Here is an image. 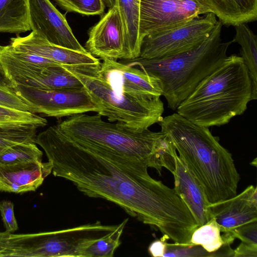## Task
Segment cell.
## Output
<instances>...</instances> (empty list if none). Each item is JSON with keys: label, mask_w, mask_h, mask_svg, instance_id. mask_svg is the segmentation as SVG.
I'll list each match as a JSON object with an SVG mask.
<instances>
[{"label": "cell", "mask_w": 257, "mask_h": 257, "mask_svg": "<svg viewBox=\"0 0 257 257\" xmlns=\"http://www.w3.org/2000/svg\"><path fill=\"white\" fill-rule=\"evenodd\" d=\"M35 143L44 150L55 176L71 181L86 196L115 203L174 243L189 242L198 227L193 215L174 189L150 176L145 164L84 148L58 124L37 135Z\"/></svg>", "instance_id": "1"}, {"label": "cell", "mask_w": 257, "mask_h": 257, "mask_svg": "<svg viewBox=\"0 0 257 257\" xmlns=\"http://www.w3.org/2000/svg\"><path fill=\"white\" fill-rule=\"evenodd\" d=\"M175 146L179 157L202 185L210 203L237 194L239 175L231 154L209 127L196 124L174 113L158 122Z\"/></svg>", "instance_id": "2"}, {"label": "cell", "mask_w": 257, "mask_h": 257, "mask_svg": "<svg viewBox=\"0 0 257 257\" xmlns=\"http://www.w3.org/2000/svg\"><path fill=\"white\" fill-rule=\"evenodd\" d=\"M70 139L86 148L101 151L141 162L161 175L165 168L173 172L176 150L165 134L141 131L103 120L97 113L76 114L57 124Z\"/></svg>", "instance_id": "3"}, {"label": "cell", "mask_w": 257, "mask_h": 257, "mask_svg": "<svg viewBox=\"0 0 257 257\" xmlns=\"http://www.w3.org/2000/svg\"><path fill=\"white\" fill-rule=\"evenodd\" d=\"M251 94V80L242 58L231 55L197 85L177 113L200 126H220L244 113Z\"/></svg>", "instance_id": "4"}, {"label": "cell", "mask_w": 257, "mask_h": 257, "mask_svg": "<svg viewBox=\"0 0 257 257\" xmlns=\"http://www.w3.org/2000/svg\"><path fill=\"white\" fill-rule=\"evenodd\" d=\"M222 26L217 21L208 38L190 51L159 59L138 57L119 61L157 79L168 107L176 110L197 85L227 57V51L233 42L222 41Z\"/></svg>", "instance_id": "5"}, {"label": "cell", "mask_w": 257, "mask_h": 257, "mask_svg": "<svg viewBox=\"0 0 257 257\" xmlns=\"http://www.w3.org/2000/svg\"><path fill=\"white\" fill-rule=\"evenodd\" d=\"M100 64L63 65L82 83L99 108L98 114L108 121L141 131L162 119L164 108L160 97L115 93L99 72Z\"/></svg>", "instance_id": "6"}, {"label": "cell", "mask_w": 257, "mask_h": 257, "mask_svg": "<svg viewBox=\"0 0 257 257\" xmlns=\"http://www.w3.org/2000/svg\"><path fill=\"white\" fill-rule=\"evenodd\" d=\"M217 22L209 13L175 27L145 36L139 57L159 59L192 50L206 40Z\"/></svg>", "instance_id": "7"}, {"label": "cell", "mask_w": 257, "mask_h": 257, "mask_svg": "<svg viewBox=\"0 0 257 257\" xmlns=\"http://www.w3.org/2000/svg\"><path fill=\"white\" fill-rule=\"evenodd\" d=\"M209 13L213 12L206 0H140L141 42L148 34L175 27Z\"/></svg>", "instance_id": "8"}, {"label": "cell", "mask_w": 257, "mask_h": 257, "mask_svg": "<svg viewBox=\"0 0 257 257\" xmlns=\"http://www.w3.org/2000/svg\"><path fill=\"white\" fill-rule=\"evenodd\" d=\"M14 89L34 113L58 118L99 111L84 87L76 90H43L16 85Z\"/></svg>", "instance_id": "9"}, {"label": "cell", "mask_w": 257, "mask_h": 257, "mask_svg": "<svg viewBox=\"0 0 257 257\" xmlns=\"http://www.w3.org/2000/svg\"><path fill=\"white\" fill-rule=\"evenodd\" d=\"M29 21L32 32L49 42L88 52L75 37L65 16L50 0H29Z\"/></svg>", "instance_id": "10"}, {"label": "cell", "mask_w": 257, "mask_h": 257, "mask_svg": "<svg viewBox=\"0 0 257 257\" xmlns=\"http://www.w3.org/2000/svg\"><path fill=\"white\" fill-rule=\"evenodd\" d=\"M85 49L102 60L126 59L124 24L116 2L89 31Z\"/></svg>", "instance_id": "11"}, {"label": "cell", "mask_w": 257, "mask_h": 257, "mask_svg": "<svg viewBox=\"0 0 257 257\" xmlns=\"http://www.w3.org/2000/svg\"><path fill=\"white\" fill-rule=\"evenodd\" d=\"M99 71L116 93L162 95L157 79L137 68L115 60L104 59L100 63Z\"/></svg>", "instance_id": "12"}, {"label": "cell", "mask_w": 257, "mask_h": 257, "mask_svg": "<svg viewBox=\"0 0 257 257\" xmlns=\"http://www.w3.org/2000/svg\"><path fill=\"white\" fill-rule=\"evenodd\" d=\"M210 218H214L220 232H229L235 228L257 220V189L250 185L241 193L208 206Z\"/></svg>", "instance_id": "13"}, {"label": "cell", "mask_w": 257, "mask_h": 257, "mask_svg": "<svg viewBox=\"0 0 257 257\" xmlns=\"http://www.w3.org/2000/svg\"><path fill=\"white\" fill-rule=\"evenodd\" d=\"M174 178V191L186 204L198 227L210 219V204L199 181L177 154L175 168L172 173Z\"/></svg>", "instance_id": "14"}, {"label": "cell", "mask_w": 257, "mask_h": 257, "mask_svg": "<svg viewBox=\"0 0 257 257\" xmlns=\"http://www.w3.org/2000/svg\"><path fill=\"white\" fill-rule=\"evenodd\" d=\"M14 48L51 60L63 65L73 66L100 63L89 52L84 53L52 44L32 32L25 37L12 38Z\"/></svg>", "instance_id": "15"}, {"label": "cell", "mask_w": 257, "mask_h": 257, "mask_svg": "<svg viewBox=\"0 0 257 257\" xmlns=\"http://www.w3.org/2000/svg\"><path fill=\"white\" fill-rule=\"evenodd\" d=\"M52 171L49 161L0 166V191L23 193L36 191Z\"/></svg>", "instance_id": "16"}, {"label": "cell", "mask_w": 257, "mask_h": 257, "mask_svg": "<svg viewBox=\"0 0 257 257\" xmlns=\"http://www.w3.org/2000/svg\"><path fill=\"white\" fill-rule=\"evenodd\" d=\"M0 63L6 75L14 87L19 81L36 75L46 67L59 64L18 50L10 44L0 45Z\"/></svg>", "instance_id": "17"}, {"label": "cell", "mask_w": 257, "mask_h": 257, "mask_svg": "<svg viewBox=\"0 0 257 257\" xmlns=\"http://www.w3.org/2000/svg\"><path fill=\"white\" fill-rule=\"evenodd\" d=\"M43 90L82 89V83L63 65L55 64L43 69L36 75L17 82L15 85Z\"/></svg>", "instance_id": "18"}, {"label": "cell", "mask_w": 257, "mask_h": 257, "mask_svg": "<svg viewBox=\"0 0 257 257\" xmlns=\"http://www.w3.org/2000/svg\"><path fill=\"white\" fill-rule=\"evenodd\" d=\"M222 25L235 26L256 21L257 0H206Z\"/></svg>", "instance_id": "19"}, {"label": "cell", "mask_w": 257, "mask_h": 257, "mask_svg": "<svg viewBox=\"0 0 257 257\" xmlns=\"http://www.w3.org/2000/svg\"><path fill=\"white\" fill-rule=\"evenodd\" d=\"M121 14L125 31L126 59L140 56L141 40L139 36L140 0H115Z\"/></svg>", "instance_id": "20"}, {"label": "cell", "mask_w": 257, "mask_h": 257, "mask_svg": "<svg viewBox=\"0 0 257 257\" xmlns=\"http://www.w3.org/2000/svg\"><path fill=\"white\" fill-rule=\"evenodd\" d=\"M30 30L29 0H0V32L18 35Z\"/></svg>", "instance_id": "21"}, {"label": "cell", "mask_w": 257, "mask_h": 257, "mask_svg": "<svg viewBox=\"0 0 257 257\" xmlns=\"http://www.w3.org/2000/svg\"><path fill=\"white\" fill-rule=\"evenodd\" d=\"M235 34L232 41L241 47L240 55L251 80V100L257 98V38L245 23L235 26Z\"/></svg>", "instance_id": "22"}, {"label": "cell", "mask_w": 257, "mask_h": 257, "mask_svg": "<svg viewBox=\"0 0 257 257\" xmlns=\"http://www.w3.org/2000/svg\"><path fill=\"white\" fill-rule=\"evenodd\" d=\"M39 127L36 124L27 122L0 123V153L16 144L35 143Z\"/></svg>", "instance_id": "23"}, {"label": "cell", "mask_w": 257, "mask_h": 257, "mask_svg": "<svg viewBox=\"0 0 257 257\" xmlns=\"http://www.w3.org/2000/svg\"><path fill=\"white\" fill-rule=\"evenodd\" d=\"M42 156L43 152L35 143H19L0 153V166L42 162Z\"/></svg>", "instance_id": "24"}, {"label": "cell", "mask_w": 257, "mask_h": 257, "mask_svg": "<svg viewBox=\"0 0 257 257\" xmlns=\"http://www.w3.org/2000/svg\"><path fill=\"white\" fill-rule=\"evenodd\" d=\"M220 229L214 218L196 229L192 234L190 243L198 244L212 252L226 243L220 234Z\"/></svg>", "instance_id": "25"}, {"label": "cell", "mask_w": 257, "mask_h": 257, "mask_svg": "<svg viewBox=\"0 0 257 257\" xmlns=\"http://www.w3.org/2000/svg\"><path fill=\"white\" fill-rule=\"evenodd\" d=\"M128 218L123 220L109 234L98 240L88 247L85 257H112L121 243L120 236Z\"/></svg>", "instance_id": "26"}, {"label": "cell", "mask_w": 257, "mask_h": 257, "mask_svg": "<svg viewBox=\"0 0 257 257\" xmlns=\"http://www.w3.org/2000/svg\"><path fill=\"white\" fill-rule=\"evenodd\" d=\"M67 12L85 16L101 15L105 7L102 0H54Z\"/></svg>", "instance_id": "27"}, {"label": "cell", "mask_w": 257, "mask_h": 257, "mask_svg": "<svg viewBox=\"0 0 257 257\" xmlns=\"http://www.w3.org/2000/svg\"><path fill=\"white\" fill-rule=\"evenodd\" d=\"M27 122L34 123L40 127L47 124V120L35 113L19 111L0 106V123Z\"/></svg>", "instance_id": "28"}, {"label": "cell", "mask_w": 257, "mask_h": 257, "mask_svg": "<svg viewBox=\"0 0 257 257\" xmlns=\"http://www.w3.org/2000/svg\"><path fill=\"white\" fill-rule=\"evenodd\" d=\"M164 257L214 256V252L206 250L200 245L192 243L166 242Z\"/></svg>", "instance_id": "29"}, {"label": "cell", "mask_w": 257, "mask_h": 257, "mask_svg": "<svg viewBox=\"0 0 257 257\" xmlns=\"http://www.w3.org/2000/svg\"><path fill=\"white\" fill-rule=\"evenodd\" d=\"M0 106L19 111L32 112L30 107L17 95L14 89L1 86Z\"/></svg>", "instance_id": "30"}, {"label": "cell", "mask_w": 257, "mask_h": 257, "mask_svg": "<svg viewBox=\"0 0 257 257\" xmlns=\"http://www.w3.org/2000/svg\"><path fill=\"white\" fill-rule=\"evenodd\" d=\"M229 232L242 242L257 245V220L244 224Z\"/></svg>", "instance_id": "31"}, {"label": "cell", "mask_w": 257, "mask_h": 257, "mask_svg": "<svg viewBox=\"0 0 257 257\" xmlns=\"http://www.w3.org/2000/svg\"><path fill=\"white\" fill-rule=\"evenodd\" d=\"M0 212L6 231L13 233L16 231L18 225L14 215L13 202L9 200L0 202Z\"/></svg>", "instance_id": "32"}, {"label": "cell", "mask_w": 257, "mask_h": 257, "mask_svg": "<svg viewBox=\"0 0 257 257\" xmlns=\"http://www.w3.org/2000/svg\"><path fill=\"white\" fill-rule=\"evenodd\" d=\"M234 257H256L257 245L249 244L243 242L234 250Z\"/></svg>", "instance_id": "33"}, {"label": "cell", "mask_w": 257, "mask_h": 257, "mask_svg": "<svg viewBox=\"0 0 257 257\" xmlns=\"http://www.w3.org/2000/svg\"><path fill=\"white\" fill-rule=\"evenodd\" d=\"M166 239L168 238L164 236L163 238L152 242L148 248L150 254L153 256H163L166 248Z\"/></svg>", "instance_id": "34"}, {"label": "cell", "mask_w": 257, "mask_h": 257, "mask_svg": "<svg viewBox=\"0 0 257 257\" xmlns=\"http://www.w3.org/2000/svg\"><path fill=\"white\" fill-rule=\"evenodd\" d=\"M0 86L14 89V85L6 75L0 63Z\"/></svg>", "instance_id": "35"}, {"label": "cell", "mask_w": 257, "mask_h": 257, "mask_svg": "<svg viewBox=\"0 0 257 257\" xmlns=\"http://www.w3.org/2000/svg\"><path fill=\"white\" fill-rule=\"evenodd\" d=\"M105 7L109 8L114 5L115 0H102Z\"/></svg>", "instance_id": "36"}]
</instances>
